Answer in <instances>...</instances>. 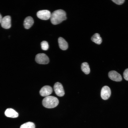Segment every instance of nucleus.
<instances>
[{"mask_svg": "<svg viewBox=\"0 0 128 128\" xmlns=\"http://www.w3.org/2000/svg\"><path fill=\"white\" fill-rule=\"evenodd\" d=\"M54 90L56 94L58 96L61 97L64 96V92L62 84L59 82H56L54 86Z\"/></svg>", "mask_w": 128, "mask_h": 128, "instance_id": "obj_6", "label": "nucleus"}, {"mask_svg": "<svg viewBox=\"0 0 128 128\" xmlns=\"http://www.w3.org/2000/svg\"><path fill=\"white\" fill-rule=\"evenodd\" d=\"M58 42L59 47L61 50H65L67 49L68 43L63 38L59 37L58 39Z\"/></svg>", "mask_w": 128, "mask_h": 128, "instance_id": "obj_12", "label": "nucleus"}, {"mask_svg": "<svg viewBox=\"0 0 128 128\" xmlns=\"http://www.w3.org/2000/svg\"><path fill=\"white\" fill-rule=\"evenodd\" d=\"M37 15L39 18L42 20H47L50 18L51 13L48 10H44L38 11Z\"/></svg>", "mask_w": 128, "mask_h": 128, "instance_id": "obj_4", "label": "nucleus"}, {"mask_svg": "<svg viewBox=\"0 0 128 128\" xmlns=\"http://www.w3.org/2000/svg\"><path fill=\"white\" fill-rule=\"evenodd\" d=\"M111 94V91L110 88L107 86H105L102 88L101 91V96L104 100L108 99Z\"/></svg>", "mask_w": 128, "mask_h": 128, "instance_id": "obj_7", "label": "nucleus"}, {"mask_svg": "<svg viewBox=\"0 0 128 128\" xmlns=\"http://www.w3.org/2000/svg\"><path fill=\"white\" fill-rule=\"evenodd\" d=\"M50 18L51 22L53 24H57L66 19V14L63 10L58 9L51 14Z\"/></svg>", "mask_w": 128, "mask_h": 128, "instance_id": "obj_1", "label": "nucleus"}, {"mask_svg": "<svg viewBox=\"0 0 128 128\" xmlns=\"http://www.w3.org/2000/svg\"><path fill=\"white\" fill-rule=\"evenodd\" d=\"M123 76L124 79L128 81V69H126L123 73Z\"/></svg>", "mask_w": 128, "mask_h": 128, "instance_id": "obj_17", "label": "nucleus"}, {"mask_svg": "<svg viewBox=\"0 0 128 128\" xmlns=\"http://www.w3.org/2000/svg\"><path fill=\"white\" fill-rule=\"evenodd\" d=\"M53 90L50 86L46 85L43 87L40 91V95L43 96H49L52 92Z\"/></svg>", "mask_w": 128, "mask_h": 128, "instance_id": "obj_9", "label": "nucleus"}, {"mask_svg": "<svg viewBox=\"0 0 128 128\" xmlns=\"http://www.w3.org/2000/svg\"><path fill=\"white\" fill-rule=\"evenodd\" d=\"M5 115L7 117L15 118L18 115V113L13 109L9 108L7 109L5 113Z\"/></svg>", "mask_w": 128, "mask_h": 128, "instance_id": "obj_10", "label": "nucleus"}, {"mask_svg": "<svg viewBox=\"0 0 128 128\" xmlns=\"http://www.w3.org/2000/svg\"><path fill=\"white\" fill-rule=\"evenodd\" d=\"M34 22V20L32 17L29 16L26 17L24 22L25 28L27 29L29 28L32 25Z\"/></svg>", "mask_w": 128, "mask_h": 128, "instance_id": "obj_11", "label": "nucleus"}, {"mask_svg": "<svg viewBox=\"0 0 128 128\" xmlns=\"http://www.w3.org/2000/svg\"><path fill=\"white\" fill-rule=\"evenodd\" d=\"M59 103V101L56 97L52 96L46 97L42 100V104L44 106L48 108H54Z\"/></svg>", "mask_w": 128, "mask_h": 128, "instance_id": "obj_2", "label": "nucleus"}, {"mask_svg": "<svg viewBox=\"0 0 128 128\" xmlns=\"http://www.w3.org/2000/svg\"><path fill=\"white\" fill-rule=\"evenodd\" d=\"M108 76L111 79L115 81H120L122 79L121 75L115 71L109 72L108 73Z\"/></svg>", "mask_w": 128, "mask_h": 128, "instance_id": "obj_8", "label": "nucleus"}, {"mask_svg": "<svg viewBox=\"0 0 128 128\" xmlns=\"http://www.w3.org/2000/svg\"><path fill=\"white\" fill-rule=\"evenodd\" d=\"M11 18L10 16L7 15L2 18L1 25L2 27L5 29H8L11 26Z\"/></svg>", "mask_w": 128, "mask_h": 128, "instance_id": "obj_5", "label": "nucleus"}, {"mask_svg": "<svg viewBox=\"0 0 128 128\" xmlns=\"http://www.w3.org/2000/svg\"><path fill=\"white\" fill-rule=\"evenodd\" d=\"M20 128H35V126L33 122H29L22 124Z\"/></svg>", "mask_w": 128, "mask_h": 128, "instance_id": "obj_15", "label": "nucleus"}, {"mask_svg": "<svg viewBox=\"0 0 128 128\" xmlns=\"http://www.w3.org/2000/svg\"><path fill=\"white\" fill-rule=\"evenodd\" d=\"M35 59L37 63L40 64H47L49 62V59L48 56L43 53H39L37 55Z\"/></svg>", "mask_w": 128, "mask_h": 128, "instance_id": "obj_3", "label": "nucleus"}, {"mask_svg": "<svg viewBox=\"0 0 128 128\" xmlns=\"http://www.w3.org/2000/svg\"><path fill=\"white\" fill-rule=\"evenodd\" d=\"M41 45L42 49L44 50H46L49 48V45L47 41H43L41 42Z\"/></svg>", "mask_w": 128, "mask_h": 128, "instance_id": "obj_16", "label": "nucleus"}, {"mask_svg": "<svg viewBox=\"0 0 128 128\" xmlns=\"http://www.w3.org/2000/svg\"><path fill=\"white\" fill-rule=\"evenodd\" d=\"M112 1L116 4L118 5H121L124 2V0H112Z\"/></svg>", "mask_w": 128, "mask_h": 128, "instance_id": "obj_18", "label": "nucleus"}, {"mask_svg": "<svg viewBox=\"0 0 128 128\" xmlns=\"http://www.w3.org/2000/svg\"><path fill=\"white\" fill-rule=\"evenodd\" d=\"M91 40L96 44H100L101 43L102 40L99 34L96 33L92 37Z\"/></svg>", "mask_w": 128, "mask_h": 128, "instance_id": "obj_13", "label": "nucleus"}, {"mask_svg": "<svg viewBox=\"0 0 128 128\" xmlns=\"http://www.w3.org/2000/svg\"><path fill=\"white\" fill-rule=\"evenodd\" d=\"M82 71L85 74H88L90 72V69L88 63L86 62L82 63L81 65Z\"/></svg>", "mask_w": 128, "mask_h": 128, "instance_id": "obj_14", "label": "nucleus"}, {"mask_svg": "<svg viewBox=\"0 0 128 128\" xmlns=\"http://www.w3.org/2000/svg\"><path fill=\"white\" fill-rule=\"evenodd\" d=\"M2 18V16L0 14V23Z\"/></svg>", "mask_w": 128, "mask_h": 128, "instance_id": "obj_19", "label": "nucleus"}]
</instances>
